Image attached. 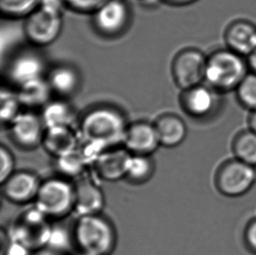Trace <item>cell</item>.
Returning a JSON list of instances; mask_svg holds the SVG:
<instances>
[{
  "instance_id": "cell-7",
  "label": "cell",
  "mask_w": 256,
  "mask_h": 255,
  "mask_svg": "<svg viewBox=\"0 0 256 255\" xmlns=\"http://www.w3.org/2000/svg\"><path fill=\"white\" fill-rule=\"evenodd\" d=\"M208 56L197 48L181 50L174 57L172 64V76L174 83L180 90H189L204 82Z\"/></svg>"
},
{
  "instance_id": "cell-5",
  "label": "cell",
  "mask_w": 256,
  "mask_h": 255,
  "mask_svg": "<svg viewBox=\"0 0 256 255\" xmlns=\"http://www.w3.org/2000/svg\"><path fill=\"white\" fill-rule=\"evenodd\" d=\"M256 183V167L239 159L226 160L214 175L216 190L223 196L238 198L248 192Z\"/></svg>"
},
{
  "instance_id": "cell-3",
  "label": "cell",
  "mask_w": 256,
  "mask_h": 255,
  "mask_svg": "<svg viewBox=\"0 0 256 255\" xmlns=\"http://www.w3.org/2000/svg\"><path fill=\"white\" fill-rule=\"evenodd\" d=\"M62 0H42L40 6L24 18V34L36 46L51 45L63 28Z\"/></svg>"
},
{
  "instance_id": "cell-15",
  "label": "cell",
  "mask_w": 256,
  "mask_h": 255,
  "mask_svg": "<svg viewBox=\"0 0 256 255\" xmlns=\"http://www.w3.org/2000/svg\"><path fill=\"white\" fill-rule=\"evenodd\" d=\"M226 48L248 58L256 50V24L246 20L232 21L224 32Z\"/></svg>"
},
{
  "instance_id": "cell-20",
  "label": "cell",
  "mask_w": 256,
  "mask_h": 255,
  "mask_svg": "<svg viewBox=\"0 0 256 255\" xmlns=\"http://www.w3.org/2000/svg\"><path fill=\"white\" fill-rule=\"evenodd\" d=\"M17 92L22 107L43 108L51 100L52 91L46 77L18 86Z\"/></svg>"
},
{
  "instance_id": "cell-4",
  "label": "cell",
  "mask_w": 256,
  "mask_h": 255,
  "mask_svg": "<svg viewBox=\"0 0 256 255\" xmlns=\"http://www.w3.org/2000/svg\"><path fill=\"white\" fill-rule=\"evenodd\" d=\"M74 238L80 250L88 255H110L116 245L114 226L100 214L80 216Z\"/></svg>"
},
{
  "instance_id": "cell-30",
  "label": "cell",
  "mask_w": 256,
  "mask_h": 255,
  "mask_svg": "<svg viewBox=\"0 0 256 255\" xmlns=\"http://www.w3.org/2000/svg\"><path fill=\"white\" fill-rule=\"evenodd\" d=\"M243 240L246 248L256 255V218L250 220L243 232Z\"/></svg>"
},
{
  "instance_id": "cell-29",
  "label": "cell",
  "mask_w": 256,
  "mask_h": 255,
  "mask_svg": "<svg viewBox=\"0 0 256 255\" xmlns=\"http://www.w3.org/2000/svg\"><path fill=\"white\" fill-rule=\"evenodd\" d=\"M0 162H1V170H0V182L3 184L6 180L15 172V161L12 152L9 148L4 147V145L0 148Z\"/></svg>"
},
{
  "instance_id": "cell-12",
  "label": "cell",
  "mask_w": 256,
  "mask_h": 255,
  "mask_svg": "<svg viewBox=\"0 0 256 255\" xmlns=\"http://www.w3.org/2000/svg\"><path fill=\"white\" fill-rule=\"evenodd\" d=\"M42 183L35 173L15 172L2 184L4 196L12 203H28L36 200Z\"/></svg>"
},
{
  "instance_id": "cell-11",
  "label": "cell",
  "mask_w": 256,
  "mask_h": 255,
  "mask_svg": "<svg viewBox=\"0 0 256 255\" xmlns=\"http://www.w3.org/2000/svg\"><path fill=\"white\" fill-rule=\"evenodd\" d=\"M122 142L132 155H152L160 146L154 124L144 121L128 124Z\"/></svg>"
},
{
  "instance_id": "cell-33",
  "label": "cell",
  "mask_w": 256,
  "mask_h": 255,
  "mask_svg": "<svg viewBox=\"0 0 256 255\" xmlns=\"http://www.w3.org/2000/svg\"><path fill=\"white\" fill-rule=\"evenodd\" d=\"M248 127L256 133V110L252 111L248 118Z\"/></svg>"
},
{
  "instance_id": "cell-1",
  "label": "cell",
  "mask_w": 256,
  "mask_h": 255,
  "mask_svg": "<svg viewBox=\"0 0 256 255\" xmlns=\"http://www.w3.org/2000/svg\"><path fill=\"white\" fill-rule=\"evenodd\" d=\"M128 125L118 108L102 105L86 112L80 120V132L90 144L106 147L122 142Z\"/></svg>"
},
{
  "instance_id": "cell-13",
  "label": "cell",
  "mask_w": 256,
  "mask_h": 255,
  "mask_svg": "<svg viewBox=\"0 0 256 255\" xmlns=\"http://www.w3.org/2000/svg\"><path fill=\"white\" fill-rule=\"evenodd\" d=\"M217 94L206 84L198 85L184 90L180 104L184 111L194 118H206L217 106Z\"/></svg>"
},
{
  "instance_id": "cell-18",
  "label": "cell",
  "mask_w": 256,
  "mask_h": 255,
  "mask_svg": "<svg viewBox=\"0 0 256 255\" xmlns=\"http://www.w3.org/2000/svg\"><path fill=\"white\" fill-rule=\"evenodd\" d=\"M46 78L52 94H56L60 98L72 96L80 88V74L76 68L68 64L54 66Z\"/></svg>"
},
{
  "instance_id": "cell-24",
  "label": "cell",
  "mask_w": 256,
  "mask_h": 255,
  "mask_svg": "<svg viewBox=\"0 0 256 255\" xmlns=\"http://www.w3.org/2000/svg\"><path fill=\"white\" fill-rule=\"evenodd\" d=\"M42 0H0V10L4 16L10 18H21L29 16L42 3Z\"/></svg>"
},
{
  "instance_id": "cell-19",
  "label": "cell",
  "mask_w": 256,
  "mask_h": 255,
  "mask_svg": "<svg viewBox=\"0 0 256 255\" xmlns=\"http://www.w3.org/2000/svg\"><path fill=\"white\" fill-rule=\"evenodd\" d=\"M42 145L57 158L77 150V136L71 127L46 128Z\"/></svg>"
},
{
  "instance_id": "cell-2",
  "label": "cell",
  "mask_w": 256,
  "mask_h": 255,
  "mask_svg": "<svg viewBox=\"0 0 256 255\" xmlns=\"http://www.w3.org/2000/svg\"><path fill=\"white\" fill-rule=\"evenodd\" d=\"M248 59L230 49H218L208 56L204 82L218 93L237 90L250 72Z\"/></svg>"
},
{
  "instance_id": "cell-9",
  "label": "cell",
  "mask_w": 256,
  "mask_h": 255,
  "mask_svg": "<svg viewBox=\"0 0 256 255\" xmlns=\"http://www.w3.org/2000/svg\"><path fill=\"white\" fill-rule=\"evenodd\" d=\"M9 126L10 136L15 144L32 150L42 144L46 127L42 116L32 111H21Z\"/></svg>"
},
{
  "instance_id": "cell-6",
  "label": "cell",
  "mask_w": 256,
  "mask_h": 255,
  "mask_svg": "<svg viewBox=\"0 0 256 255\" xmlns=\"http://www.w3.org/2000/svg\"><path fill=\"white\" fill-rule=\"evenodd\" d=\"M35 201L42 215L65 217L74 210V187L62 178L46 180L40 184Z\"/></svg>"
},
{
  "instance_id": "cell-26",
  "label": "cell",
  "mask_w": 256,
  "mask_h": 255,
  "mask_svg": "<svg viewBox=\"0 0 256 255\" xmlns=\"http://www.w3.org/2000/svg\"><path fill=\"white\" fill-rule=\"evenodd\" d=\"M240 104L250 112L256 110V74L250 72L236 90Z\"/></svg>"
},
{
  "instance_id": "cell-31",
  "label": "cell",
  "mask_w": 256,
  "mask_h": 255,
  "mask_svg": "<svg viewBox=\"0 0 256 255\" xmlns=\"http://www.w3.org/2000/svg\"><path fill=\"white\" fill-rule=\"evenodd\" d=\"M164 1L172 6H188V4L195 3V2H197L198 0H164Z\"/></svg>"
},
{
  "instance_id": "cell-25",
  "label": "cell",
  "mask_w": 256,
  "mask_h": 255,
  "mask_svg": "<svg viewBox=\"0 0 256 255\" xmlns=\"http://www.w3.org/2000/svg\"><path fill=\"white\" fill-rule=\"evenodd\" d=\"M0 100H1V108H0L1 121L3 124L9 125L14 118L20 113L22 105L18 100L17 92H14L4 88L1 90Z\"/></svg>"
},
{
  "instance_id": "cell-21",
  "label": "cell",
  "mask_w": 256,
  "mask_h": 255,
  "mask_svg": "<svg viewBox=\"0 0 256 255\" xmlns=\"http://www.w3.org/2000/svg\"><path fill=\"white\" fill-rule=\"evenodd\" d=\"M74 118L73 107L63 98L50 100L42 110V119L46 128L71 127Z\"/></svg>"
},
{
  "instance_id": "cell-16",
  "label": "cell",
  "mask_w": 256,
  "mask_h": 255,
  "mask_svg": "<svg viewBox=\"0 0 256 255\" xmlns=\"http://www.w3.org/2000/svg\"><path fill=\"white\" fill-rule=\"evenodd\" d=\"M74 187V210L80 216L100 214L105 203L100 187L88 178H80Z\"/></svg>"
},
{
  "instance_id": "cell-28",
  "label": "cell",
  "mask_w": 256,
  "mask_h": 255,
  "mask_svg": "<svg viewBox=\"0 0 256 255\" xmlns=\"http://www.w3.org/2000/svg\"><path fill=\"white\" fill-rule=\"evenodd\" d=\"M108 0H62L65 6L76 12L94 14Z\"/></svg>"
},
{
  "instance_id": "cell-27",
  "label": "cell",
  "mask_w": 256,
  "mask_h": 255,
  "mask_svg": "<svg viewBox=\"0 0 256 255\" xmlns=\"http://www.w3.org/2000/svg\"><path fill=\"white\" fill-rule=\"evenodd\" d=\"M58 159V168L66 176H77L84 170L85 158L80 152H76Z\"/></svg>"
},
{
  "instance_id": "cell-17",
  "label": "cell",
  "mask_w": 256,
  "mask_h": 255,
  "mask_svg": "<svg viewBox=\"0 0 256 255\" xmlns=\"http://www.w3.org/2000/svg\"><path fill=\"white\" fill-rule=\"evenodd\" d=\"M160 145L174 148L181 144L187 136L186 122L178 114L166 113L153 122Z\"/></svg>"
},
{
  "instance_id": "cell-22",
  "label": "cell",
  "mask_w": 256,
  "mask_h": 255,
  "mask_svg": "<svg viewBox=\"0 0 256 255\" xmlns=\"http://www.w3.org/2000/svg\"><path fill=\"white\" fill-rule=\"evenodd\" d=\"M234 158L256 167V133L250 128L239 132L232 142Z\"/></svg>"
},
{
  "instance_id": "cell-10",
  "label": "cell",
  "mask_w": 256,
  "mask_h": 255,
  "mask_svg": "<svg viewBox=\"0 0 256 255\" xmlns=\"http://www.w3.org/2000/svg\"><path fill=\"white\" fill-rule=\"evenodd\" d=\"M44 60L38 52L24 51L10 60L6 68V76L14 85L18 88L35 80L45 77Z\"/></svg>"
},
{
  "instance_id": "cell-14",
  "label": "cell",
  "mask_w": 256,
  "mask_h": 255,
  "mask_svg": "<svg viewBox=\"0 0 256 255\" xmlns=\"http://www.w3.org/2000/svg\"><path fill=\"white\" fill-rule=\"evenodd\" d=\"M132 154L126 148H116L100 153L94 162L97 175L102 180L114 182L126 178Z\"/></svg>"
},
{
  "instance_id": "cell-8",
  "label": "cell",
  "mask_w": 256,
  "mask_h": 255,
  "mask_svg": "<svg viewBox=\"0 0 256 255\" xmlns=\"http://www.w3.org/2000/svg\"><path fill=\"white\" fill-rule=\"evenodd\" d=\"M130 17V9L125 0H108L92 14V24L97 34L113 38L126 31Z\"/></svg>"
},
{
  "instance_id": "cell-23",
  "label": "cell",
  "mask_w": 256,
  "mask_h": 255,
  "mask_svg": "<svg viewBox=\"0 0 256 255\" xmlns=\"http://www.w3.org/2000/svg\"><path fill=\"white\" fill-rule=\"evenodd\" d=\"M154 162L150 156L132 155L126 178L132 183H146L154 174Z\"/></svg>"
},
{
  "instance_id": "cell-32",
  "label": "cell",
  "mask_w": 256,
  "mask_h": 255,
  "mask_svg": "<svg viewBox=\"0 0 256 255\" xmlns=\"http://www.w3.org/2000/svg\"><path fill=\"white\" fill-rule=\"evenodd\" d=\"M246 59H248V62L250 66V71L256 74V50L253 54H251Z\"/></svg>"
}]
</instances>
